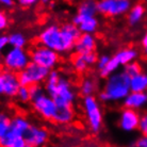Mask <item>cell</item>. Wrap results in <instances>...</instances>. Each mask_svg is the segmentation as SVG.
Wrapping results in <instances>:
<instances>
[{
	"label": "cell",
	"mask_w": 147,
	"mask_h": 147,
	"mask_svg": "<svg viewBox=\"0 0 147 147\" xmlns=\"http://www.w3.org/2000/svg\"><path fill=\"white\" fill-rule=\"evenodd\" d=\"M80 30L73 22L63 25L48 24L37 34V43L57 51L61 55L74 51L76 40L80 36Z\"/></svg>",
	"instance_id": "cell-1"
},
{
	"label": "cell",
	"mask_w": 147,
	"mask_h": 147,
	"mask_svg": "<svg viewBox=\"0 0 147 147\" xmlns=\"http://www.w3.org/2000/svg\"><path fill=\"white\" fill-rule=\"evenodd\" d=\"M44 88L58 106H74L77 99V92L71 80L57 68L49 71Z\"/></svg>",
	"instance_id": "cell-2"
},
{
	"label": "cell",
	"mask_w": 147,
	"mask_h": 147,
	"mask_svg": "<svg viewBox=\"0 0 147 147\" xmlns=\"http://www.w3.org/2000/svg\"><path fill=\"white\" fill-rule=\"evenodd\" d=\"M130 93V77L124 70H117L106 78L98 99L103 103L123 102Z\"/></svg>",
	"instance_id": "cell-3"
},
{
	"label": "cell",
	"mask_w": 147,
	"mask_h": 147,
	"mask_svg": "<svg viewBox=\"0 0 147 147\" xmlns=\"http://www.w3.org/2000/svg\"><path fill=\"white\" fill-rule=\"evenodd\" d=\"M84 114V119L90 132L98 134L103 127V112L101 109L100 100L93 96H85L81 102Z\"/></svg>",
	"instance_id": "cell-4"
},
{
	"label": "cell",
	"mask_w": 147,
	"mask_h": 147,
	"mask_svg": "<svg viewBox=\"0 0 147 147\" xmlns=\"http://www.w3.org/2000/svg\"><path fill=\"white\" fill-rule=\"evenodd\" d=\"M1 62L4 69L18 74L31 62L30 51H28L26 48L10 47L3 53Z\"/></svg>",
	"instance_id": "cell-5"
},
{
	"label": "cell",
	"mask_w": 147,
	"mask_h": 147,
	"mask_svg": "<svg viewBox=\"0 0 147 147\" xmlns=\"http://www.w3.org/2000/svg\"><path fill=\"white\" fill-rule=\"evenodd\" d=\"M30 58L31 62L38 64L49 70L57 68L61 61L60 53L38 43L30 50Z\"/></svg>",
	"instance_id": "cell-6"
},
{
	"label": "cell",
	"mask_w": 147,
	"mask_h": 147,
	"mask_svg": "<svg viewBox=\"0 0 147 147\" xmlns=\"http://www.w3.org/2000/svg\"><path fill=\"white\" fill-rule=\"evenodd\" d=\"M31 108L38 117L47 121H52L55 116L58 105L55 103L50 95H48L46 91L42 92L38 95L32 97L31 99Z\"/></svg>",
	"instance_id": "cell-7"
},
{
	"label": "cell",
	"mask_w": 147,
	"mask_h": 147,
	"mask_svg": "<svg viewBox=\"0 0 147 147\" xmlns=\"http://www.w3.org/2000/svg\"><path fill=\"white\" fill-rule=\"evenodd\" d=\"M96 3L98 14L110 18H116L126 15L132 5L131 0H98Z\"/></svg>",
	"instance_id": "cell-8"
},
{
	"label": "cell",
	"mask_w": 147,
	"mask_h": 147,
	"mask_svg": "<svg viewBox=\"0 0 147 147\" xmlns=\"http://www.w3.org/2000/svg\"><path fill=\"white\" fill-rule=\"evenodd\" d=\"M50 70L38 64L30 62L22 71L18 73V78L22 85L44 84Z\"/></svg>",
	"instance_id": "cell-9"
},
{
	"label": "cell",
	"mask_w": 147,
	"mask_h": 147,
	"mask_svg": "<svg viewBox=\"0 0 147 147\" xmlns=\"http://www.w3.org/2000/svg\"><path fill=\"white\" fill-rule=\"evenodd\" d=\"M24 138L26 141L27 147H42L48 144L50 139V133L45 127L32 124L25 133Z\"/></svg>",
	"instance_id": "cell-10"
},
{
	"label": "cell",
	"mask_w": 147,
	"mask_h": 147,
	"mask_svg": "<svg viewBox=\"0 0 147 147\" xmlns=\"http://www.w3.org/2000/svg\"><path fill=\"white\" fill-rule=\"evenodd\" d=\"M141 121V114L139 111L125 108L121 111L118 115V127L124 132H133L136 130H139Z\"/></svg>",
	"instance_id": "cell-11"
},
{
	"label": "cell",
	"mask_w": 147,
	"mask_h": 147,
	"mask_svg": "<svg viewBox=\"0 0 147 147\" xmlns=\"http://www.w3.org/2000/svg\"><path fill=\"white\" fill-rule=\"evenodd\" d=\"M98 55L95 51L88 53H76L71 59V67L77 74H85L91 67L95 66Z\"/></svg>",
	"instance_id": "cell-12"
},
{
	"label": "cell",
	"mask_w": 147,
	"mask_h": 147,
	"mask_svg": "<svg viewBox=\"0 0 147 147\" xmlns=\"http://www.w3.org/2000/svg\"><path fill=\"white\" fill-rule=\"evenodd\" d=\"M71 22L79 28L81 33L95 34L98 31L100 26L99 19L97 17V15L96 16H86V15L76 13L73 16Z\"/></svg>",
	"instance_id": "cell-13"
},
{
	"label": "cell",
	"mask_w": 147,
	"mask_h": 147,
	"mask_svg": "<svg viewBox=\"0 0 147 147\" xmlns=\"http://www.w3.org/2000/svg\"><path fill=\"white\" fill-rule=\"evenodd\" d=\"M3 76V84H4V97L7 98H15L16 93L20 88V81L18 78V74L11 71V70H1Z\"/></svg>",
	"instance_id": "cell-14"
},
{
	"label": "cell",
	"mask_w": 147,
	"mask_h": 147,
	"mask_svg": "<svg viewBox=\"0 0 147 147\" xmlns=\"http://www.w3.org/2000/svg\"><path fill=\"white\" fill-rule=\"evenodd\" d=\"M97 48V38L94 34L81 33L80 36L76 40L74 47L75 53H88V52L96 51Z\"/></svg>",
	"instance_id": "cell-15"
},
{
	"label": "cell",
	"mask_w": 147,
	"mask_h": 147,
	"mask_svg": "<svg viewBox=\"0 0 147 147\" xmlns=\"http://www.w3.org/2000/svg\"><path fill=\"white\" fill-rule=\"evenodd\" d=\"M125 108L136 111L144 110L147 106V92H132L130 91L126 98L123 100Z\"/></svg>",
	"instance_id": "cell-16"
},
{
	"label": "cell",
	"mask_w": 147,
	"mask_h": 147,
	"mask_svg": "<svg viewBox=\"0 0 147 147\" xmlns=\"http://www.w3.org/2000/svg\"><path fill=\"white\" fill-rule=\"evenodd\" d=\"M76 117V111L73 106H58L52 121L57 125H70Z\"/></svg>",
	"instance_id": "cell-17"
},
{
	"label": "cell",
	"mask_w": 147,
	"mask_h": 147,
	"mask_svg": "<svg viewBox=\"0 0 147 147\" xmlns=\"http://www.w3.org/2000/svg\"><path fill=\"white\" fill-rule=\"evenodd\" d=\"M1 147H27L25 138L22 134L9 130L1 139H0Z\"/></svg>",
	"instance_id": "cell-18"
},
{
	"label": "cell",
	"mask_w": 147,
	"mask_h": 147,
	"mask_svg": "<svg viewBox=\"0 0 147 147\" xmlns=\"http://www.w3.org/2000/svg\"><path fill=\"white\" fill-rule=\"evenodd\" d=\"M113 58L119 63L121 66H124L127 63L136 61L139 58V51L133 47L121 48V49H119V50L115 52Z\"/></svg>",
	"instance_id": "cell-19"
},
{
	"label": "cell",
	"mask_w": 147,
	"mask_h": 147,
	"mask_svg": "<svg viewBox=\"0 0 147 147\" xmlns=\"http://www.w3.org/2000/svg\"><path fill=\"white\" fill-rule=\"evenodd\" d=\"M146 13V9L143 3H136L131 5V7L129 9V11L127 12V22L130 26H136L138 24H140L142 22V19L144 18Z\"/></svg>",
	"instance_id": "cell-20"
},
{
	"label": "cell",
	"mask_w": 147,
	"mask_h": 147,
	"mask_svg": "<svg viewBox=\"0 0 147 147\" xmlns=\"http://www.w3.org/2000/svg\"><path fill=\"white\" fill-rule=\"evenodd\" d=\"M97 91H98V83H97L95 78L85 77L80 81L79 93L82 97L95 95Z\"/></svg>",
	"instance_id": "cell-21"
},
{
	"label": "cell",
	"mask_w": 147,
	"mask_h": 147,
	"mask_svg": "<svg viewBox=\"0 0 147 147\" xmlns=\"http://www.w3.org/2000/svg\"><path fill=\"white\" fill-rule=\"evenodd\" d=\"M32 125L31 121L24 115H15L14 117H12L11 121V127L10 130L14 131V132L25 136L27 130L30 128V126Z\"/></svg>",
	"instance_id": "cell-22"
},
{
	"label": "cell",
	"mask_w": 147,
	"mask_h": 147,
	"mask_svg": "<svg viewBox=\"0 0 147 147\" xmlns=\"http://www.w3.org/2000/svg\"><path fill=\"white\" fill-rule=\"evenodd\" d=\"M130 91L147 92V73L142 71L133 77H130Z\"/></svg>",
	"instance_id": "cell-23"
},
{
	"label": "cell",
	"mask_w": 147,
	"mask_h": 147,
	"mask_svg": "<svg viewBox=\"0 0 147 147\" xmlns=\"http://www.w3.org/2000/svg\"><path fill=\"white\" fill-rule=\"evenodd\" d=\"M77 13L86 16H96L98 14L96 1L91 0H81L77 5Z\"/></svg>",
	"instance_id": "cell-24"
},
{
	"label": "cell",
	"mask_w": 147,
	"mask_h": 147,
	"mask_svg": "<svg viewBox=\"0 0 147 147\" xmlns=\"http://www.w3.org/2000/svg\"><path fill=\"white\" fill-rule=\"evenodd\" d=\"M28 45V38L22 32H14L9 35V46L10 47L26 48Z\"/></svg>",
	"instance_id": "cell-25"
},
{
	"label": "cell",
	"mask_w": 147,
	"mask_h": 147,
	"mask_svg": "<svg viewBox=\"0 0 147 147\" xmlns=\"http://www.w3.org/2000/svg\"><path fill=\"white\" fill-rule=\"evenodd\" d=\"M121 67V66L119 65V63L114 59L113 55H112L110 61L107 63V65L103 67V68H101L100 70H98V76H99L100 78H102V79H106V78L109 77V76L112 75L113 73L119 70Z\"/></svg>",
	"instance_id": "cell-26"
},
{
	"label": "cell",
	"mask_w": 147,
	"mask_h": 147,
	"mask_svg": "<svg viewBox=\"0 0 147 147\" xmlns=\"http://www.w3.org/2000/svg\"><path fill=\"white\" fill-rule=\"evenodd\" d=\"M15 99H16V101L18 103L24 105V106L31 102L32 97H31L29 86H27V85H20V88H18V91L16 93Z\"/></svg>",
	"instance_id": "cell-27"
},
{
	"label": "cell",
	"mask_w": 147,
	"mask_h": 147,
	"mask_svg": "<svg viewBox=\"0 0 147 147\" xmlns=\"http://www.w3.org/2000/svg\"><path fill=\"white\" fill-rule=\"evenodd\" d=\"M12 117L10 114L3 111H0V139L10 130Z\"/></svg>",
	"instance_id": "cell-28"
},
{
	"label": "cell",
	"mask_w": 147,
	"mask_h": 147,
	"mask_svg": "<svg viewBox=\"0 0 147 147\" xmlns=\"http://www.w3.org/2000/svg\"><path fill=\"white\" fill-rule=\"evenodd\" d=\"M124 71H125L129 77H133L138 74H140L143 71V68H142V65L138 61H132L130 63H127L126 65H124Z\"/></svg>",
	"instance_id": "cell-29"
},
{
	"label": "cell",
	"mask_w": 147,
	"mask_h": 147,
	"mask_svg": "<svg viewBox=\"0 0 147 147\" xmlns=\"http://www.w3.org/2000/svg\"><path fill=\"white\" fill-rule=\"evenodd\" d=\"M111 59V55H107V53H103L101 55H98V59H97V62H96V68H97V71L100 70L101 68L107 65V63L110 61Z\"/></svg>",
	"instance_id": "cell-30"
},
{
	"label": "cell",
	"mask_w": 147,
	"mask_h": 147,
	"mask_svg": "<svg viewBox=\"0 0 147 147\" xmlns=\"http://www.w3.org/2000/svg\"><path fill=\"white\" fill-rule=\"evenodd\" d=\"M10 20H9V16L7 15V13L0 10V32H2L9 27Z\"/></svg>",
	"instance_id": "cell-31"
},
{
	"label": "cell",
	"mask_w": 147,
	"mask_h": 147,
	"mask_svg": "<svg viewBox=\"0 0 147 147\" xmlns=\"http://www.w3.org/2000/svg\"><path fill=\"white\" fill-rule=\"evenodd\" d=\"M140 132L144 136H147V112L141 115L140 126H139Z\"/></svg>",
	"instance_id": "cell-32"
},
{
	"label": "cell",
	"mask_w": 147,
	"mask_h": 147,
	"mask_svg": "<svg viewBox=\"0 0 147 147\" xmlns=\"http://www.w3.org/2000/svg\"><path fill=\"white\" fill-rule=\"evenodd\" d=\"M15 2L22 7H32L36 5L40 0H15Z\"/></svg>",
	"instance_id": "cell-33"
},
{
	"label": "cell",
	"mask_w": 147,
	"mask_h": 147,
	"mask_svg": "<svg viewBox=\"0 0 147 147\" xmlns=\"http://www.w3.org/2000/svg\"><path fill=\"white\" fill-rule=\"evenodd\" d=\"M136 146L138 147H147V136H142L136 141Z\"/></svg>",
	"instance_id": "cell-34"
},
{
	"label": "cell",
	"mask_w": 147,
	"mask_h": 147,
	"mask_svg": "<svg viewBox=\"0 0 147 147\" xmlns=\"http://www.w3.org/2000/svg\"><path fill=\"white\" fill-rule=\"evenodd\" d=\"M16 3L15 0H0V5L5 9H11Z\"/></svg>",
	"instance_id": "cell-35"
},
{
	"label": "cell",
	"mask_w": 147,
	"mask_h": 147,
	"mask_svg": "<svg viewBox=\"0 0 147 147\" xmlns=\"http://www.w3.org/2000/svg\"><path fill=\"white\" fill-rule=\"evenodd\" d=\"M141 47H142L143 55L147 58V34H145L141 40Z\"/></svg>",
	"instance_id": "cell-36"
},
{
	"label": "cell",
	"mask_w": 147,
	"mask_h": 147,
	"mask_svg": "<svg viewBox=\"0 0 147 147\" xmlns=\"http://www.w3.org/2000/svg\"><path fill=\"white\" fill-rule=\"evenodd\" d=\"M40 5H43V7H51L53 9L55 7V0H40Z\"/></svg>",
	"instance_id": "cell-37"
},
{
	"label": "cell",
	"mask_w": 147,
	"mask_h": 147,
	"mask_svg": "<svg viewBox=\"0 0 147 147\" xmlns=\"http://www.w3.org/2000/svg\"><path fill=\"white\" fill-rule=\"evenodd\" d=\"M4 94V84H3V76L0 70V96H3Z\"/></svg>",
	"instance_id": "cell-38"
},
{
	"label": "cell",
	"mask_w": 147,
	"mask_h": 147,
	"mask_svg": "<svg viewBox=\"0 0 147 147\" xmlns=\"http://www.w3.org/2000/svg\"><path fill=\"white\" fill-rule=\"evenodd\" d=\"M64 2H66V3H70V4H73V3H76L78 0H63Z\"/></svg>",
	"instance_id": "cell-39"
},
{
	"label": "cell",
	"mask_w": 147,
	"mask_h": 147,
	"mask_svg": "<svg viewBox=\"0 0 147 147\" xmlns=\"http://www.w3.org/2000/svg\"><path fill=\"white\" fill-rule=\"evenodd\" d=\"M3 51H4V50H2V49L0 48V62L2 61V57H3V53H4Z\"/></svg>",
	"instance_id": "cell-40"
},
{
	"label": "cell",
	"mask_w": 147,
	"mask_h": 147,
	"mask_svg": "<svg viewBox=\"0 0 147 147\" xmlns=\"http://www.w3.org/2000/svg\"><path fill=\"white\" fill-rule=\"evenodd\" d=\"M141 1H142V2H146L147 3V0H141Z\"/></svg>",
	"instance_id": "cell-41"
},
{
	"label": "cell",
	"mask_w": 147,
	"mask_h": 147,
	"mask_svg": "<svg viewBox=\"0 0 147 147\" xmlns=\"http://www.w3.org/2000/svg\"><path fill=\"white\" fill-rule=\"evenodd\" d=\"M91 1H96V2H97V1H98V0H91Z\"/></svg>",
	"instance_id": "cell-42"
}]
</instances>
